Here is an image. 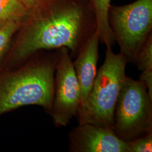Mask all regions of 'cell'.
I'll return each mask as SVG.
<instances>
[{
    "instance_id": "cell-8",
    "label": "cell",
    "mask_w": 152,
    "mask_h": 152,
    "mask_svg": "<svg viewBox=\"0 0 152 152\" xmlns=\"http://www.w3.org/2000/svg\"><path fill=\"white\" fill-rule=\"evenodd\" d=\"M99 42V35L96 29L75 58V60L73 61L81 92L79 109L86 103L97 75Z\"/></svg>"
},
{
    "instance_id": "cell-2",
    "label": "cell",
    "mask_w": 152,
    "mask_h": 152,
    "mask_svg": "<svg viewBox=\"0 0 152 152\" xmlns=\"http://www.w3.org/2000/svg\"><path fill=\"white\" fill-rule=\"evenodd\" d=\"M58 49L51 56L27 60L15 69L0 70V115L23 106L52 107Z\"/></svg>"
},
{
    "instance_id": "cell-15",
    "label": "cell",
    "mask_w": 152,
    "mask_h": 152,
    "mask_svg": "<svg viewBox=\"0 0 152 152\" xmlns=\"http://www.w3.org/2000/svg\"><path fill=\"white\" fill-rule=\"evenodd\" d=\"M1 26H0V27H1Z\"/></svg>"
},
{
    "instance_id": "cell-11",
    "label": "cell",
    "mask_w": 152,
    "mask_h": 152,
    "mask_svg": "<svg viewBox=\"0 0 152 152\" xmlns=\"http://www.w3.org/2000/svg\"><path fill=\"white\" fill-rule=\"evenodd\" d=\"M28 12L19 0H0V26L10 20L22 22Z\"/></svg>"
},
{
    "instance_id": "cell-9",
    "label": "cell",
    "mask_w": 152,
    "mask_h": 152,
    "mask_svg": "<svg viewBox=\"0 0 152 152\" xmlns=\"http://www.w3.org/2000/svg\"><path fill=\"white\" fill-rule=\"evenodd\" d=\"M111 0H88L96 20L100 41L106 47H112L115 42L109 23L108 12Z\"/></svg>"
},
{
    "instance_id": "cell-14",
    "label": "cell",
    "mask_w": 152,
    "mask_h": 152,
    "mask_svg": "<svg viewBox=\"0 0 152 152\" xmlns=\"http://www.w3.org/2000/svg\"><path fill=\"white\" fill-rule=\"evenodd\" d=\"M23 6L26 7L28 11L31 10V9L38 5L41 2L44 1V0H19Z\"/></svg>"
},
{
    "instance_id": "cell-5",
    "label": "cell",
    "mask_w": 152,
    "mask_h": 152,
    "mask_svg": "<svg viewBox=\"0 0 152 152\" xmlns=\"http://www.w3.org/2000/svg\"><path fill=\"white\" fill-rule=\"evenodd\" d=\"M109 23L120 53L135 62L141 46L152 34V0H137L126 5H110Z\"/></svg>"
},
{
    "instance_id": "cell-4",
    "label": "cell",
    "mask_w": 152,
    "mask_h": 152,
    "mask_svg": "<svg viewBox=\"0 0 152 152\" xmlns=\"http://www.w3.org/2000/svg\"><path fill=\"white\" fill-rule=\"evenodd\" d=\"M112 129L125 142L152 132V99L140 80L125 78L114 110Z\"/></svg>"
},
{
    "instance_id": "cell-3",
    "label": "cell",
    "mask_w": 152,
    "mask_h": 152,
    "mask_svg": "<svg viewBox=\"0 0 152 152\" xmlns=\"http://www.w3.org/2000/svg\"><path fill=\"white\" fill-rule=\"evenodd\" d=\"M127 62L122 53L115 54L112 47H107L105 60L87 101L77 114L78 124L88 123L112 129L115 105L127 77Z\"/></svg>"
},
{
    "instance_id": "cell-10",
    "label": "cell",
    "mask_w": 152,
    "mask_h": 152,
    "mask_svg": "<svg viewBox=\"0 0 152 152\" xmlns=\"http://www.w3.org/2000/svg\"><path fill=\"white\" fill-rule=\"evenodd\" d=\"M134 63L141 72L139 80L145 85L152 99V34L141 46Z\"/></svg>"
},
{
    "instance_id": "cell-12",
    "label": "cell",
    "mask_w": 152,
    "mask_h": 152,
    "mask_svg": "<svg viewBox=\"0 0 152 152\" xmlns=\"http://www.w3.org/2000/svg\"><path fill=\"white\" fill-rule=\"evenodd\" d=\"M22 22L10 20L0 27V67L4 59L14 34L20 28Z\"/></svg>"
},
{
    "instance_id": "cell-6",
    "label": "cell",
    "mask_w": 152,
    "mask_h": 152,
    "mask_svg": "<svg viewBox=\"0 0 152 152\" xmlns=\"http://www.w3.org/2000/svg\"><path fill=\"white\" fill-rule=\"evenodd\" d=\"M69 50L58 49L54 76V93L51 114L57 127H65L76 117L80 105V88Z\"/></svg>"
},
{
    "instance_id": "cell-13",
    "label": "cell",
    "mask_w": 152,
    "mask_h": 152,
    "mask_svg": "<svg viewBox=\"0 0 152 152\" xmlns=\"http://www.w3.org/2000/svg\"><path fill=\"white\" fill-rule=\"evenodd\" d=\"M126 143L128 152H152V132L136 137Z\"/></svg>"
},
{
    "instance_id": "cell-7",
    "label": "cell",
    "mask_w": 152,
    "mask_h": 152,
    "mask_svg": "<svg viewBox=\"0 0 152 152\" xmlns=\"http://www.w3.org/2000/svg\"><path fill=\"white\" fill-rule=\"evenodd\" d=\"M68 139L69 152H128L126 142L108 127L78 124L69 132Z\"/></svg>"
},
{
    "instance_id": "cell-1",
    "label": "cell",
    "mask_w": 152,
    "mask_h": 152,
    "mask_svg": "<svg viewBox=\"0 0 152 152\" xmlns=\"http://www.w3.org/2000/svg\"><path fill=\"white\" fill-rule=\"evenodd\" d=\"M0 69L16 66L42 50L65 47L75 58L97 29L88 0H44L28 12Z\"/></svg>"
}]
</instances>
